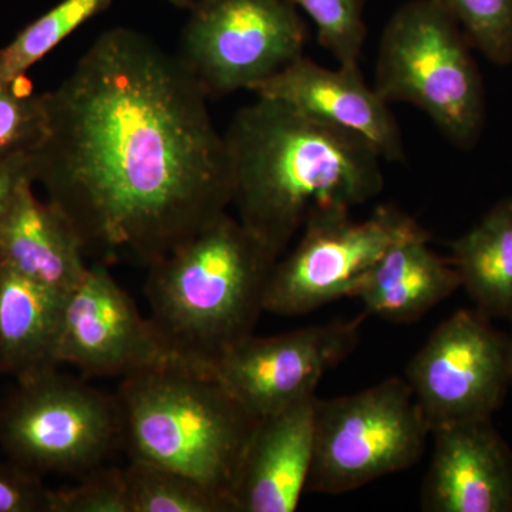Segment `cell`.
Here are the masks:
<instances>
[{"mask_svg": "<svg viewBox=\"0 0 512 512\" xmlns=\"http://www.w3.org/2000/svg\"><path fill=\"white\" fill-rule=\"evenodd\" d=\"M43 100L33 183L100 265L150 268L231 207L208 94L180 56L143 33H101Z\"/></svg>", "mask_w": 512, "mask_h": 512, "instance_id": "1", "label": "cell"}, {"mask_svg": "<svg viewBox=\"0 0 512 512\" xmlns=\"http://www.w3.org/2000/svg\"><path fill=\"white\" fill-rule=\"evenodd\" d=\"M222 137L238 221L278 258L311 222L350 214L383 190L375 148L282 101L258 97Z\"/></svg>", "mask_w": 512, "mask_h": 512, "instance_id": "2", "label": "cell"}, {"mask_svg": "<svg viewBox=\"0 0 512 512\" xmlns=\"http://www.w3.org/2000/svg\"><path fill=\"white\" fill-rule=\"evenodd\" d=\"M278 259L225 212L151 265L148 319L170 355L212 369L254 336Z\"/></svg>", "mask_w": 512, "mask_h": 512, "instance_id": "3", "label": "cell"}, {"mask_svg": "<svg viewBox=\"0 0 512 512\" xmlns=\"http://www.w3.org/2000/svg\"><path fill=\"white\" fill-rule=\"evenodd\" d=\"M117 399L128 457L194 477L234 505L239 468L259 419L214 370L171 357L123 377Z\"/></svg>", "mask_w": 512, "mask_h": 512, "instance_id": "4", "label": "cell"}, {"mask_svg": "<svg viewBox=\"0 0 512 512\" xmlns=\"http://www.w3.org/2000/svg\"><path fill=\"white\" fill-rule=\"evenodd\" d=\"M463 35L434 0L404 3L384 28L373 87L387 103L413 104L468 147L483 127L484 96Z\"/></svg>", "mask_w": 512, "mask_h": 512, "instance_id": "5", "label": "cell"}, {"mask_svg": "<svg viewBox=\"0 0 512 512\" xmlns=\"http://www.w3.org/2000/svg\"><path fill=\"white\" fill-rule=\"evenodd\" d=\"M0 447L37 476L82 478L123 450L117 394L57 369L18 380V389L0 407Z\"/></svg>", "mask_w": 512, "mask_h": 512, "instance_id": "6", "label": "cell"}, {"mask_svg": "<svg viewBox=\"0 0 512 512\" xmlns=\"http://www.w3.org/2000/svg\"><path fill=\"white\" fill-rule=\"evenodd\" d=\"M429 423L406 379L316 402L315 451L306 493H349L419 463Z\"/></svg>", "mask_w": 512, "mask_h": 512, "instance_id": "7", "label": "cell"}, {"mask_svg": "<svg viewBox=\"0 0 512 512\" xmlns=\"http://www.w3.org/2000/svg\"><path fill=\"white\" fill-rule=\"evenodd\" d=\"M181 60L208 97L252 90L303 56L306 26L289 0H201Z\"/></svg>", "mask_w": 512, "mask_h": 512, "instance_id": "8", "label": "cell"}, {"mask_svg": "<svg viewBox=\"0 0 512 512\" xmlns=\"http://www.w3.org/2000/svg\"><path fill=\"white\" fill-rule=\"evenodd\" d=\"M424 232L413 218L389 205L363 221L346 214L311 222L301 232L298 247L272 268L265 312L302 316L355 295L390 248Z\"/></svg>", "mask_w": 512, "mask_h": 512, "instance_id": "9", "label": "cell"}, {"mask_svg": "<svg viewBox=\"0 0 512 512\" xmlns=\"http://www.w3.org/2000/svg\"><path fill=\"white\" fill-rule=\"evenodd\" d=\"M406 380L430 430L491 419L510 387L508 336L477 309L454 312L412 357Z\"/></svg>", "mask_w": 512, "mask_h": 512, "instance_id": "10", "label": "cell"}, {"mask_svg": "<svg viewBox=\"0 0 512 512\" xmlns=\"http://www.w3.org/2000/svg\"><path fill=\"white\" fill-rule=\"evenodd\" d=\"M363 318L336 320L269 338H251L212 367L256 419L315 396L322 377L355 350Z\"/></svg>", "mask_w": 512, "mask_h": 512, "instance_id": "11", "label": "cell"}, {"mask_svg": "<svg viewBox=\"0 0 512 512\" xmlns=\"http://www.w3.org/2000/svg\"><path fill=\"white\" fill-rule=\"evenodd\" d=\"M150 319L144 318L106 265L87 269L64 298L57 363L84 376L127 377L171 359Z\"/></svg>", "mask_w": 512, "mask_h": 512, "instance_id": "12", "label": "cell"}, {"mask_svg": "<svg viewBox=\"0 0 512 512\" xmlns=\"http://www.w3.org/2000/svg\"><path fill=\"white\" fill-rule=\"evenodd\" d=\"M251 92L363 138L382 160H403V138L389 103L367 86L359 66L333 70L302 56Z\"/></svg>", "mask_w": 512, "mask_h": 512, "instance_id": "13", "label": "cell"}, {"mask_svg": "<svg viewBox=\"0 0 512 512\" xmlns=\"http://www.w3.org/2000/svg\"><path fill=\"white\" fill-rule=\"evenodd\" d=\"M434 451L421 488L429 512H512V453L491 419L431 430Z\"/></svg>", "mask_w": 512, "mask_h": 512, "instance_id": "14", "label": "cell"}, {"mask_svg": "<svg viewBox=\"0 0 512 512\" xmlns=\"http://www.w3.org/2000/svg\"><path fill=\"white\" fill-rule=\"evenodd\" d=\"M316 402L315 394L258 420L232 495L235 512L298 510L315 451Z\"/></svg>", "mask_w": 512, "mask_h": 512, "instance_id": "15", "label": "cell"}, {"mask_svg": "<svg viewBox=\"0 0 512 512\" xmlns=\"http://www.w3.org/2000/svg\"><path fill=\"white\" fill-rule=\"evenodd\" d=\"M0 264L60 296L69 295L89 269L72 224L52 202L37 200L33 183L20 190L0 222Z\"/></svg>", "mask_w": 512, "mask_h": 512, "instance_id": "16", "label": "cell"}, {"mask_svg": "<svg viewBox=\"0 0 512 512\" xmlns=\"http://www.w3.org/2000/svg\"><path fill=\"white\" fill-rule=\"evenodd\" d=\"M429 232L404 239L382 256L353 298L389 322L419 320L461 288L451 261L429 247Z\"/></svg>", "mask_w": 512, "mask_h": 512, "instance_id": "17", "label": "cell"}, {"mask_svg": "<svg viewBox=\"0 0 512 512\" xmlns=\"http://www.w3.org/2000/svg\"><path fill=\"white\" fill-rule=\"evenodd\" d=\"M64 298L0 264V375L22 380L59 367Z\"/></svg>", "mask_w": 512, "mask_h": 512, "instance_id": "18", "label": "cell"}, {"mask_svg": "<svg viewBox=\"0 0 512 512\" xmlns=\"http://www.w3.org/2000/svg\"><path fill=\"white\" fill-rule=\"evenodd\" d=\"M450 261L477 311L512 322V200L453 242Z\"/></svg>", "mask_w": 512, "mask_h": 512, "instance_id": "19", "label": "cell"}, {"mask_svg": "<svg viewBox=\"0 0 512 512\" xmlns=\"http://www.w3.org/2000/svg\"><path fill=\"white\" fill-rule=\"evenodd\" d=\"M124 476L128 512H234L224 495L173 468L130 458Z\"/></svg>", "mask_w": 512, "mask_h": 512, "instance_id": "20", "label": "cell"}, {"mask_svg": "<svg viewBox=\"0 0 512 512\" xmlns=\"http://www.w3.org/2000/svg\"><path fill=\"white\" fill-rule=\"evenodd\" d=\"M113 0H62L0 47V80H18L74 30L109 9Z\"/></svg>", "mask_w": 512, "mask_h": 512, "instance_id": "21", "label": "cell"}, {"mask_svg": "<svg viewBox=\"0 0 512 512\" xmlns=\"http://www.w3.org/2000/svg\"><path fill=\"white\" fill-rule=\"evenodd\" d=\"M46 131L43 94L33 92L25 76L0 80V160L32 156Z\"/></svg>", "mask_w": 512, "mask_h": 512, "instance_id": "22", "label": "cell"}, {"mask_svg": "<svg viewBox=\"0 0 512 512\" xmlns=\"http://www.w3.org/2000/svg\"><path fill=\"white\" fill-rule=\"evenodd\" d=\"M490 62H512V0H434Z\"/></svg>", "mask_w": 512, "mask_h": 512, "instance_id": "23", "label": "cell"}, {"mask_svg": "<svg viewBox=\"0 0 512 512\" xmlns=\"http://www.w3.org/2000/svg\"><path fill=\"white\" fill-rule=\"evenodd\" d=\"M308 15L320 45L338 60L339 66H359L366 40L362 0H289Z\"/></svg>", "mask_w": 512, "mask_h": 512, "instance_id": "24", "label": "cell"}, {"mask_svg": "<svg viewBox=\"0 0 512 512\" xmlns=\"http://www.w3.org/2000/svg\"><path fill=\"white\" fill-rule=\"evenodd\" d=\"M79 480L50 491L49 512H128L124 467L104 464Z\"/></svg>", "mask_w": 512, "mask_h": 512, "instance_id": "25", "label": "cell"}, {"mask_svg": "<svg viewBox=\"0 0 512 512\" xmlns=\"http://www.w3.org/2000/svg\"><path fill=\"white\" fill-rule=\"evenodd\" d=\"M50 491L32 471L0 463V512H49Z\"/></svg>", "mask_w": 512, "mask_h": 512, "instance_id": "26", "label": "cell"}, {"mask_svg": "<svg viewBox=\"0 0 512 512\" xmlns=\"http://www.w3.org/2000/svg\"><path fill=\"white\" fill-rule=\"evenodd\" d=\"M28 183H33L30 156L0 160V222L8 214L20 190Z\"/></svg>", "mask_w": 512, "mask_h": 512, "instance_id": "27", "label": "cell"}, {"mask_svg": "<svg viewBox=\"0 0 512 512\" xmlns=\"http://www.w3.org/2000/svg\"><path fill=\"white\" fill-rule=\"evenodd\" d=\"M174 5L181 6V8H194L195 5L201 2V0H170Z\"/></svg>", "mask_w": 512, "mask_h": 512, "instance_id": "28", "label": "cell"}, {"mask_svg": "<svg viewBox=\"0 0 512 512\" xmlns=\"http://www.w3.org/2000/svg\"><path fill=\"white\" fill-rule=\"evenodd\" d=\"M508 343H510V387H512V330L511 335L508 336Z\"/></svg>", "mask_w": 512, "mask_h": 512, "instance_id": "29", "label": "cell"}]
</instances>
